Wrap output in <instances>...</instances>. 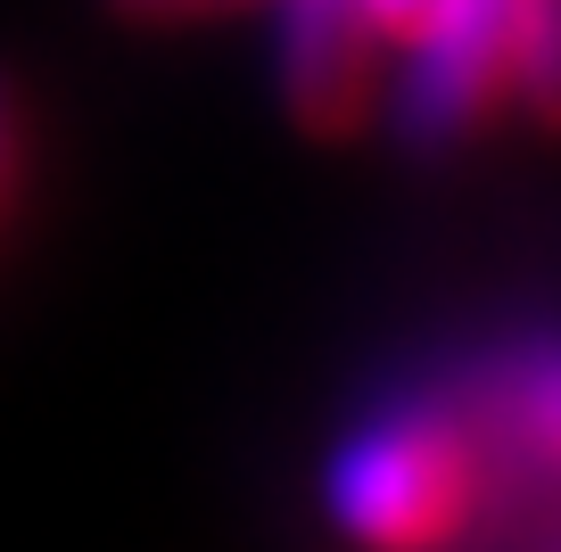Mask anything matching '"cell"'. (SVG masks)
I'll use <instances>...</instances> for the list:
<instances>
[{
    "label": "cell",
    "mask_w": 561,
    "mask_h": 552,
    "mask_svg": "<svg viewBox=\"0 0 561 552\" xmlns=\"http://www.w3.org/2000/svg\"><path fill=\"white\" fill-rule=\"evenodd\" d=\"M124 18H158V25H182V18H224V9H256V0H107Z\"/></svg>",
    "instance_id": "cell-6"
},
{
    "label": "cell",
    "mask_w": 561,
    "mask_h": 552,
    "mask_svg": "<svg viewBox=\"0 0 561 552\" xmlns=\"http://www.w3.org/2000/svg\"><path fill=\"white\" fill-rule=\"evenodd\" d=\"M488 453L446 388L388 396L331 453V519L364 552H438L479 511Z\"/></svg>",
    "instance_id": "cell-1"
},
{
    "label": "cell",
    "mask_w": 561,
    "mask_h": 552,
    "mask_svg": "<svg viewBox=\"0 0 561 552\" xmlns=\"http://www.w3.org/2000/svg\"><path fill=\"white\" fill-rule=\"evenodd\" d=\"M9 165H18V124H9V91H0V198H9Z\"/></svg>",
    "instance_id": "cell-8"
},
{
    "label": "cell",
    "mask_w": 561,
    "mask_h": 552,
    "mask_svg": "<svg viewBox=\"0 0 561 552\" xmlns=\"http://www.w3.org/2000/svg\"><path fill=\"white\" fill-rule=\"evenodd\" d=\"M397 83V140L404 149H455L488 100L512 83V0H438L404 34Z\"/></svg>",
    "instance_id": "cell-2"
},
{
    "label": "cell",
    "mask_w": 561,
    "mask_h": 552,
    "mask_svg": "<svg viewBox=\"0 0 561 552\" xmlns=\"http://www.w3.org/2000/svg\"><path fill=\"white\" fill-rule=\"evenodd\" d=\"M430 9H438V0H364V18H371V34H380V42H404Z\"/></svg>",
    "instance_id": "cell-7"
},
{
    "label": "cell",
    "mask_w": 561,
    "mask_h": 552,
    "mask_svg": "<svg viewBox=\"0 0 561 552\" xmlns=\"http://www.w3.org/2000/svg\"><path fill=\"white\" fill-rule=\"evenodd\" d=\"M512 91L561 133V0H512Z\"/></svg>",
    "instance_id": "cell-5"
},
{
    "label": "cell",
    "mask_w": 561,
    "mask_h": 552,
    "mask_svg": "<svg viewBox=\"0 0 561 552\" xmlns=\"http://www.w3.org/2000/svg\"><path fill=\"white\" fill-rule=\"evenodd\" d=\"M471 404H488L495 429L528 453L537 470H561V330L553 338H520L488 363V380L462 388Z\"/></svg>",
    "instance_id": "cell-4"
},
{
    "label": "cell",
    "mask_w": 561,
    "mask_h": 552,
    "mask_svg": "<svg viewBox=\"0 0 561 552\" xmlns=\"http://www.w3.org/2000/svg\"><path fill=\"white\" fill-rule=\"evenodd\" d=\"M371 34L364 0H280V100L306 133H355L371 107Z\"/></svg>",
    "instance_id": "cell-3"
}]
</instances>
